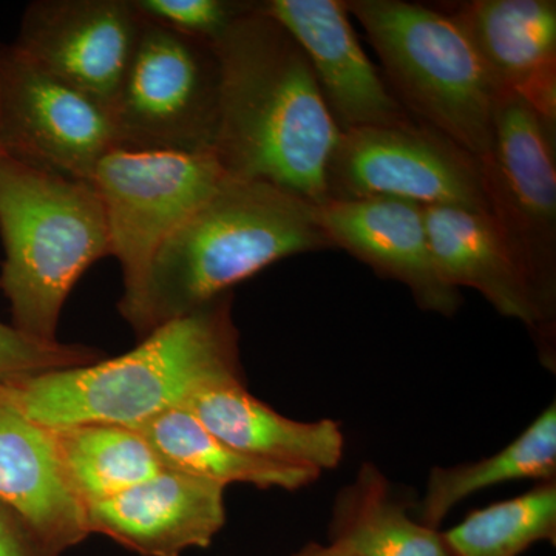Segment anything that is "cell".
I'll use <instances>...</instances> for the list:
<instances>
[{
    "label": "cell",
    "mask_w": 556,
    "mask_h": 556,
    "mask_svg": "<svg viewBox=\"0 0 556 556\" xmlns=\"http://www.w3.org/2000/svg\"><path fill=\"white\" fill-rule=\"evenodd\" d=\"M212 46L219 64L212 153L223 172L325 203L342 130L298 40L255 2Z\"/></svg>",
    "instance_id": "cell-1"
},
{
    "label": "cell",
    "mask_w": 556,
    "mask_h": 556,
    "mask_svg": "<svg viewBox=\"0 0 556 556\" xmlns=\"http://www.w3.org/2000/svg\"><path fill=\"white\" fill-rule=\"evenodd\" d=\"M232 294L153 329L119 357L0 380V402L46 428H137L204 388L243 380Z\"/></svg>",
    "instance_id": "cell-2"
},
{
    "label": "cell",
    "mask_w": 556,
    "mask_h": 556,
    "mask_svg": "<svg viewBox=\"0 0 556 556\" xmlns=\"http://www.w3.org/2000/svg\"><path fill=\"white\" fill-rule=\"evenodd\" d=\"M328 248L316 204L270 182L228 177L159 249L126 320L144 339L280 260Z\"/></svg>",
    "instance_id": "cell-3"
},
{
    "label": "cell",
    "mask_w": 556,
    "mask_h": 556,
    "mask_svg": "<svg viewBox=\"0 0 556 556\" xmlns=\"http://www.w3.org/2000/svg\"><path fill=\"white\" fill-rule=\"evenodd\" d=\"M0 291L13 327L54 342L70 292L98 260L112 255L108 217L87 181L0 155Z\"/></svg>",
    "instance_id": "cell-4"
},
{
    "label": "cell",
    "mask_w": 556,
    "mask_h": 556,
    "mask_svg": "<svg viewBox=\"0 0 556 556\" xmlns=\"http://www.w3.org/2000/svg\"><path fill=\"white\" fill-rule=\"evenodd\" d=\"M391 93L419 123L482 160L492 149L500 90L445 11L404 0H350Z\"/></svg>",
    "instance_id": "cell-5"
},
{
    "label": "cell",
    "mask_w": 556,
    "mask_h": 556,
    "mask_svg": "<svg viewBox=\"0 0 556 556\" xmlns=\"http://www.w3.org/2000/svg\"><path fill=\"white\" fill-rule=\"evenodd\" d=\"M218 100L214 46L142 16L134 56L110 110L116 148L212 153Z\"/></svg>",
    "instance_id": "cell-6"
},
{
    "label": "cell",
    "mask_w": 556,
    "mask_h": 556,
    "mask_svg": "<svg viewBox=\"0 0 556 556\" xmlns=\"http://www.w3.org/2000/svg\"><path fill=\"white\" fill-rule=\"evenodd\" d=\"M226 178L214 153L115 148L98 161L90 185L104 206L112 255L123 270L121 316L137 306L164 241Z\"/></svg>",
    "instance_id": "cell-7"
},
{
    "label": "cell",
    "mask_w": 556,
    "mask_h": 556,
    "mask_svg": "<svg viewBox=\"0 0 556 556\" xmlns=\"http://www.w3.org/2000/svg\"><path fill=\"white\" fill-rule=\"evenodd\" d=\"M556 124L515 94L497 100L479 160L489 215L551 316L556 314Z\"/></svg>",
    "instance_id": "cell-8"
},
{
    "label": "cell",
    "mask_w": 556,
    "mask_h": 556,
    "mask_svg": "<svg viewBox=\"0 0 556 556\" xmlns=\"http://www.w3.org/2000/svg\"><path fill=\"white\" fill-rule=\"evenodd\" d=\"M327 192L328 200L388 197L489 214L479 161L416 119L342 131L328 164Z\"/></svg>",
    "instance_id": "cell-9"
},
{
    "label": "cell",
    "mask_w": 556,
    "mask_h": 556,
    "mask_svg": "<svg viewBox=\"0 0 556 556\" xmlns=\"http://www.w3.org/2000/svg\"><path fill=\"white\" fill-rule=\"evenodd\" d=\"M116 148L104 105L0 43V150L33 169L90 182Z\"/></svg>",
    "instance_id": "cell-10"
},
{
    "label": "cell",
    "mask_w": 556,
    "mask_h": 556,
    "mask_svg": "<svg viewBox=\"0 0 556 556\" xmlns=\"http://www.w3.org/2000/svg\"><path fill=\"white\" fill-rule=\"evenodd\" d=\"M141 22L134 0H35L11 46L110 112Z\"/></svg>",
    "instance_id": "cell-11"
},
{
    "label": "cell",
    "mask_w": 556,
    "mask_h": 556,
    "mask_svg": "<svg viewBox=\"0 0 556 556\" xmlns=\"http://www.w3.org/2000/svg\"><path fill=\"white\" fill-rule=\"evenodd\" d=\"M262 7L298 40L340 130L415 119L362 49L345 2L268 0Z\"/></svg>",
    "instance_id": "cell-12"
},
{
    "label": "cell",
    "mask_w": 556,
    "mask_h": 556,
    "mask_svg": "<svg viewBox=\"0 0 556 556\" xmlns=\"http://www.w3.org/2000/svg\"><path fill=\"white\" fill-rule=\"evenodd\" d=\"M318 225L332 248L350 252L379 276L405 285L420 308L453 316L459 291L439 273L431 252L426 206L413 201L368 197L317 204Z\"/></svg>",
    "instance_id": "cell-13"
},
{
    "label": "cell",
    "mask_w": 556,
    "mask_h": 556,
    "mask_svg": "<svg viewBox=\"0 0 556 556\" xmlns=\"http://www.w3.org/2000/svg\"><path fill=\"white\" fill-rule=\"evenodd\" d=\"M225 489L164 468L86 507L87 527L141 556H181L188 548L211 546L225 526Z\"/></svg>",
    "instance_id": "cell-14"
},
{
    "label": "cell",
    "mask_w": 556,
    "mask_h": 556,
    "mask_svg": "<svg viewBox=\"0 0 556 556\" xmlns=\"http://www.w3.org/2000/svg\"><path fill=\"white\" fill-rule=\"evenodd\" d=\"M470 40L496 89L556 124L555 0H471L445 11Z\"/></svg>",
    "instance_id": "cell-15"
},
{
    "label": "cell",
    "mask_w": 556,
    "mask_h": 556,
    "mask_svg": "<svg viewBox=\"0 0 556 556\" xmlns=\"http://www.w3.org/2000/svg\"><path fill=\"white\" fill-rule=\"evenodd\" d=\"M426 222L434 263L450 287L475 289L501 316L532 329L551 351L555 317L544 308L492 217L470 208L428 206Z\"/></svg>",
    "instance_id": "cell-16"
},
{
    "label": "cell",
    "mask_w": 556,
    "mask_h": 556,
    "mask_svg": "<svg viewBox=\"0 0 556 556\" xmlns=\"http://www.w3.org/2000/svg\"><path fill=\"white\" fill-rule=\"evenodd\" d=\"M0 503L20 517L46 556L90 535L86 508L65 481L49 428L0 402Z\"/></svg>",
    "instance_id": "cell-17"
},
{
    "label": "cell",
    "mask_w": 556,
    "mask_h": 556,
    "mask_svg": "<svg viewBox=\"0 0 556 556\" xmlns=\"http://www.w3.org/2000/svg\"><path fill=\"white\" fill-rule=\"evenodd\" d=\"M185 408L215 437L249 456L318 473L342 463L345 437L339 422H302L280 415L252 396L243 380L204 388Z\"/></svg>",
    "instance_id": "cell-18"
},
{
    "label": "cell",
    "mask_w": 556,
    "mask_h": 556,
    "mask_svg": "<svg viewBox=\"0 0 556 556\" xmlns=\"http://www.w3.org/2000/svg\"><path fill=\"white\" fill-rule=\"evenodd\" d=\"M170 470L226 486L249 484L288 492L316 482L321 473L249 456L230 447L185 407L169 409L137 427Z\"/></svg>",
    "instance_id": "cell-19"
},
{
    "label": "cell",
    "mask_w": 556,
    "mask_h": 556,
    "mask_svg": "<svg viewBox=\"0 0 556 556\" xmlns=\"http://www.w3.org/2000/svg\"><path fill=\"white\" fill-rule=\"evenodd\" d=\"M49 430L65 481L84 508L141 484L166 468L137 428L79 424Z\"/></svg>",
    "instance_id": "cell-20"
},
{
    "label": "cell",
    "mask_w": 556,
    "mask_h": 556,
    "mask_svg": "<svg viewBox=\"0 0 556 556\" xmlns=\"http://www.w3.org/2000/svg\"><path fill=\"white\" fill-rule=\"evenodd\" d=\"M555 478L556 405L552 404L495 455L475 463L431 468L417 521L439 529L453 508L482 490L522 479L546 482Z\"/></svg>",
    "instance_id": "cell-21"
},
{
    "label": "cell",
    "mask_w": 556,
    "mask_h": 556,
    "mask_svg": "<svg viewBox=\"0 0 556 556\" xmlns=\"http://www.w3.org/2000/svg\"><path fill=\"white\" fill-rule=\"evenodd\" d=\"M331 540L348 541L361 556H450L442 532L409 517L369 464L339 493Z\"/></svg>",
    "instance_id": "cell-22"
},
{
    "label": "cell",
    "mask_w": 556,
    "mask_h": 556,
    "mask_svg": "<svg viewBox=\"0 0 556 556\" xmlns=\"http://www.w3.org/2000/svg\"><path fill=\"white\" fill-rule=\"evenodd\" d=\"M442 538L450 556H519L533 544H555L556 481L473 510Z\"/></svg>",
    "instance_id": "cell-23"
},
{
    "label": "cell",
    "mask_w": 556,
    "mask_h": 556,
    "mask_svg": "<svg viewBox=\"0 0 556 556\" xmlns=\"http://www.w3.org/2000/svg\"><path fill=\"white\" fill-rule=\"evenodd\" d=\"M104 358L98 348L80 343L46 342L0 321V380L86 367Z\"/></svg>",
    "instance_id": "cell-24"
},
{
    "label": "cell",
    "mask_w": 556,
    "mask_h": 556,
    "mask_svg": "<svg viewBox=\"0 0 556 556\" xmlns=\"http://www.w3.org/2000/svg\"><path fill=\"white\" fill-rule=\"evenodd\" d=\"M255 2L236 0H134L142 16L172 30L206 42H217Z\"/></svg>",
    "instance_id": "cell-25"
},
{
    "label": "cell",
    "mask_w": 556,
    "mask_h": 556,
    "mask_svg": "<svg viewBox=\"0 0 556 556\" xmlns=\"http://www.w3.org/2000/svg\"><path fill=\"white\" fill-rule=\"evenodd\" d=\"M0 556H46L20 517L0 503Z\"/></svg>",
    "instance_id": "cell-26"
},
{
    "label": "cell",
    "mask_w": 556,
    "mask_h": 556,
    "mask_svg": "<svg viewBox=\"0 0 556 556\" xmlns=\"http://www.w3.org/2000/svg\"><path fill=\"white\" fill-rule=\"evenodd\" d=\"M291 556H361L345 540H331L329 544L309 543Z\"/></svg>",
    "instance_id": "cell-27"
},
{
    "label": "cell",
    "mask_w": 556,
    "mask_h": 556,
    "mask_svg": "<svg viewBox=\"0 0 556 556\" xmlns=\"http://www.w3.org/2000/svg\"><path fill=\"white\" fill-rule=\"evenodd\" d=\"M0 155H2V150H0Z\"/></svg>",
    "instance_id": "cell-28"
}]
</instances>
